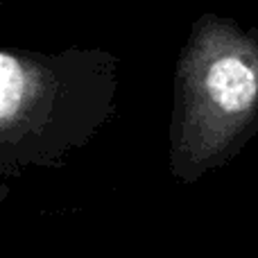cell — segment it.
Masks as SVG:
<instances>
[{
	"label": "cell",
	"mask_w": 258,
	"mask_h": 258,
	"mask_svg": "<svg viewBox=\"0 0 258 258\" xmlns=\"http://www.w3.org/2000/svg\"><path fill=\"white\" fill-rule=\"evenodd\" d=\"M258 129V32L206 12L174 73L172 163L183 179L224 163Z\"/></svg>",
	"instance_id": "cell-1"
},
{
	"label": "cell",
	"mask_w": 258,
	"mask_h": 258,
	"mask_svg": "<svg viewBox=\"0 0 258 258\" xmlns=\"http://www.w3.org/2000/svg\"><path fill=\"white\" fill-rule=\"evenodd\" d=\"M113 89L116 57L104 50L0 48V147H16L57 125L95 120Z\"/></svg>",
	"instance_id": "cell-2"
}]
</instances>
